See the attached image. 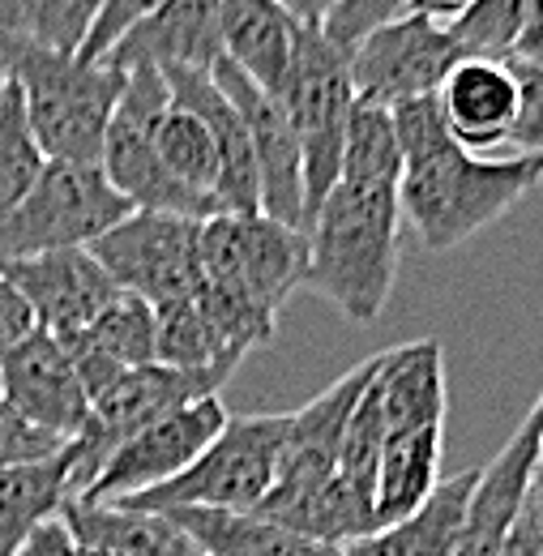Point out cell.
Masks as SVG:
<instances>
[{"label": "cell", "instance_id": "obj_1", "mask_svg": "<svg viewBox=\"0 0 543 556\" xmlns=\"http://www.w3.org/2000/svg\"><path fill=\"white\" fill-rule=\"evenodd\" d=\"M390 121L403 150L399 214L432 253L467 244L540 185V154L488 159L463 150L441 121L437 94L390 108Z\"/></svg>", "mask_w": 543, "mask_h": 556}, {"label": "cell", "instance_id": "obj_2", "mask_svg": "<svg viewBox=\"0 0 543 556\" xmlns=\"http://www.w3.org/2000/svg\"><path fill=\"white\" fill-rule=\"evenodd\" d=\"M308 266L300 291L330 300L346 321L372 326L386 313V300L399 278L403 253V214H399V185L381 180H346L313 210L308 227Z\"/></svg>", "mask_w": 543, "mask_h": 556}, {"label": "cell", "instance_id": "obj_3", "mask_svg": "<svg viewBox=\"0 0 543 556\" xmlns=\"http://www.w3.org/2000/svg\"><path fill=\"white\" fill-rule=\"evenodd\" d=\"M4 77L22 99L26 129L52 163H99L108 121L121 103L125 73L90 65L77 56H56L22 43H0Z\"/></svg>", "mask_w": 543, "mask_h": 556}, {"label": "cell", "instance_id": "obj_4", "mask_svg": "<svg viewBox=\"0 0 543 556\" xmlns=\"http://www.w3.org/2000/svg\"><path fill=\"white\" fill-rule=\"evenodd\" d=\"M287 441V412L274 416H227L223 432L167 484L129 496L121 505L141 514L172 509H231L253 514L278 476V454Z\"/></svg>", "mask_w": 543, "mask_h": 556}, {"label": "cell", "instance_id": "obj_5", "mask_svg": "<svg viewBox=\"0 0 543 556\" xmlns=\"http://www.w3.org/2000/svg\"><path fill=\"white\" fill-rule=\"evenodd\" d=\"M291 134L300 141V172H304V227L313 218V210L321 206V198L334 189L342 159V134H346V116L355 108L351 94V70H346V52L334 48L317 22H304L291 65L282 73L278 90H274Z\"/></svg>", "mask_w": 543, "mask_h": 556}, {"label": "cell", "instance_id": "obj_6", "mask_svg": "<svg viewBox=\"0 0 543 556\" xmlns=\"http://www.w3.org/2000/svg\"><path fill=\"white\" fill-rule=\"evenodd\" d=\"M134 206L108 185L99 163H43L26 198L0 214V262H22L56 249H90Z\"/></svg>", "mask_w": 543, "mask_h": 556}, {"label": "cell", "instance_id": "obj_7", "mask_svg": "<svg viewBox=\"0 0 543 556\" xmlns=\"http://www.w3.org/2000/svg\"><path fill=\"white\" fill-rule=\"evenodd\" d=\"M437 108L450 138L471 154L501 141H514L518 154H540L543 65L463 56L437 86Z\"/></svg>", "mask_w": 543, "mask_h": 556}, {"label": "cell", "instance_id": "obj_8", "mask_svg": "<svg viewBox=\"0 0 543 556\" xmlns=\"http://www.w3.org/2000/svg\"><path fill=\"white\" fill-rule=\"evenodd\" d=\"M167 108V81L154 70H129L121 103L108 121L103 150H99V172L108 185L134 210H159V214H180V218H214L218 206L185 189L159 159L154 150V121Z\"/></svg>", "mask_w": 543, "mask_h": 556}, {"label": "cell", "instance_id": "obj_9", "mask_svg": "<svg viewBox=\"0 0 543 556\" xmlns=\"http://www.w3.org/2000/svg\"><path fill=\"white\" fill-rule=\"evenodd\" d=\"M308 236L266 214H214L202 223V282L278 317L300 291Z\"/></svg>", "mask_w": 543, "mask_h": 556}, {"label": "cell", "instance_id": "obj_10", "mask_svg": "<svg viewBox=\"0 0 543 556\" xmlns=\"http://www.w3.org/2000/svg\"><path fill=\"white\" fill-rule=\"evenodd\" d=\"M202 223L205 218L134 210L90 244V257L125 295L163 308L202 287Z\"/></svg>", "mask_w": 543, "mask_h": 556}, {"label": "cell", "instance_id": "obj_11", "mask_svg": "<svg viewBox=\"0 0 543 556\" xmlns=\"http://www.w3.org/2000/svg\"><path fill=\"white\" fill-rule=\"evenodd\" d=\"M227 381H231V372H223V368H167V364L129 368L108 394H99L90 403V416L81 424V432L68 441L73 445V496L99 476V467L134 432H141L146 424L163 419L185 403L214 399Z\"/></svg>", "mask_w": 543, "mask_h": 556}, {"label": "cell", "instance_id": "obj_12", "mask_svg": "<svg viewBox=\"0 0 543 556\" xmlns=\"http://www.w3.org/2000/svg\"><path fill=\"white\" fill-rule=\"evenodd\" d=\"M372 364H377V355L359 359L334 386H326L313 403H304L300 412H287V441H282V454H278V476H274L266 501L253 514L287 527L313 496H321L334 484L342 432H346V419H351L368 377H372Z\"/></svg>", "mask_w": 543, "mask_h": 556}, {"label": "cell", "instance_id": "obj_13", "mask_svg": "<svg viewBox=\"0 0 543 556\" xmlns=\"http://www.w3.org/2000/svg\"><path fill=\"white\" fill-rule=\"evenodd\" d=\"M458 61H463V52L441 22L403 13L399 22L377 26L346 52L351 94H355V103L390 112L399 103L437 94V86Z\"/></svg>", "mask_w": 543, "mask_h": 556}, {"label": "cell", "instance_id": "obj_14", "mask_svg": "<svg viewBox=\"0 0 543 556\" xmlns=\"http://www.w3.org/2000/svg\"><path fill=\"white\" fill-rule=\"evenodd\" d=\"M223 424H227V407L218 403V394L185 403L163 419L146 424L125 445H116V454L77 496L81 501H129V496L167 484L223 432Z\"/></svg>", "mask_w": 543, "mask_h": 556}, {"label": "cell", "instance_id": "obj_15", "mask_svg": "<svg viewBox=\"0 0 543 556\" xmlns=\"http://www.w3.org/2000/svg\"><path fill=\"white\" fill-rule=\"evenodd\" d=\"M540 454H543V407L531 403L518 432L496 450V458L476 471L467 492L454 548L450 556H501L505 535L514 531L527 501L540 492Z\"/></svg>", "mask_w": 543, "mask_h": 556}, {"label": "cell", "instance_id": "obj_16", "mask_svg": "<svg viewBox=\"0 0 543 556\" xmlns=\"http://www.w3.org/2000/svg\"><path fill=\"white\" fill-rule=\"evenodd\" d=\"M210 81L236 108V116H240V125L249 134V146H253V163H257V214L304 231L300 141L291 134L278 99L266 94L262 86H253L231 61H214L210 65Z\"/></svg>", "mask_w": 543, "mask_h": 556}, {"label": "cell", "instance_id": "obj_17", "mask_svg": "<svg viewBox=\"0 0 543 556\" xmlns=\"http://www.w3.org/2000/svg\"><path fill=\"white\" fill-rule=\"evenodd\" d=\"M0 403L61 441H73L90 416V399L77 386L65 348L48 330H30L0 355Z\"/></svg>", "mask_w": 543, "mask_h": 556}, {"label": "cell", "instance_id": "obj_18", "mask_svg": "<svg viewBox=\"0 0 543 556\" xmlns=\"http://www.w3.org/2000/svg\"><path fill=\"white\" fill-rule=\"evenodd\" d=\"M0 275L13 282L35 326L48 334H73L90 326L121 295V287L90 257V249H56L22 262H0Z\"/></svg>", "mask_w": 543, "mask_h": 556}, {"label": "cell", "instance_id": "obj_19", "mask_svg": "<svg viewBox=\"0 0 543 556\" xmlns=\"http://www.w3.org/2000/svg\"><path fill=\"white\" fill-rule=\"evenodd\" d=\"M214 61H223L218 0H163L150 17L137 22L129 35H121V43L103 56V65L121 73H210Z\"/></svg>", "mask_w": 543, "mask_h": 556}, {"label": "cell", "instance_id": "obj_20", "mask_svg": "<svg viewBox=\"0 0 543 556\" xmlns=\"http://www.w3.org/2000/svg\"><path fill=\"white\" fill-rule=\"evenodd\" d=\"M56 339H61L68 364L77 372V386L94 403L129 368L154 364V308L146 300L121 291L90 326H81L73 334H56Z\"/></svg>", "mask_w": 543, "mask_h": 556}, {"label": "cell", "instance_id": "obj_21", "mask_svg": "<svg viewBox=\"0 0 543 556\" xmlns=\"http://www.w3.org/2000/svg\"><path fill=\"white\" fill-rule=\"evenodd\" d=\"M368 399L386 437L445 424V351L437 339H415L377 355Z\"/></svg>", "mask_w": 543, "mask_h": 556}, {"label": "cell", "instance_id": "obj_22", "mask_svg": "<svg viewBox=\"0 0 543 556\" xmlns=\"http://www.w3.org/2000/svg\"><path fill=\"white\" fill-rule=\"evenodd\" d=\"M61 522L73 535L77 556H198L189 535L163 514H141L121 501L68 496Z\"/></svg>", "mask_w": 543, "mask_h": 556}, {"label": "cell", "instance_id": "obj_23", "mask_svg": "<svg viewBox=\"0 0 543 556\" xmlns=\"http://www.w3.org/2000/svg\"><path fill=\"white\" fill-rule=\"evenodd\" d=\"M300 30H304V22L291 9H282L278 0H218L223 61H231L266 94L278 90Z\"/></svg>", "mask_w": 543, "mask_h": 556}, {"label": "cell", "instance_id": "obj_24", "mask_svg": "<svg viewBox=\"0 0 543 556\" xmlns=\"http://www.w3.org/2000/svg\"><path fill=\"white\" fill-rule=\"evenodd\" d=\"M441 454H445V424L394 432L381 441L377 480H372V522L377 531L407 522L424 509V501L441 484Z\"/></svg>", "mask_w": 543, "mask_h": 556}, {"label": "cell", "instance_id": "obj_25", "mask_svg": "<svg viewBox=\"0 0 543 556\" xmlns=\"http://www.w3.org/2000/svg\"><path fill=\"white\" fill-rule=\"evenodd\" d=\"M176 522L198 556H339L334 544L304 540L262 514H231V509H172L163 514Z\"/></svg>", "mask_w": 543, "mask_h": 556}, {"label": "cell", "instance_id": "obj_26", "mask_svg": "<svg viewBox=\"0 0 543 556\" xmlns=\"http://www.w3.org/2000/svg\"><path fill=\"white\" fill-rule=\"evenodd\" d=\"M73 496V445L43 463L13 467L0 476V556H17L22 544L52 518H61Z\"/></svg>", "mask_w": 543, "mask_h": 556}, {"label": "cell", "instance_id": "obj_27", "mask_svg": "<svg viewBox=\"0 0 543 556\" xmlns=\"http://www.w3.org/2000/svg\"><path fill=\"white\" fill-rule=\"evenodd\" d=\"M445 30L463 56L543 65L540 0H471Z\"/></svg>", "mask_w": 543, "mask_h": 556}, {"label": "cell", "instance_id": "obj_28", "mask_svg": "<svg viewBox=\"0 0 543 556\" xmlns=\"http://www.w3.org/2000/svg\"><path fill=\"white\" fill-rule=\"evenodd\" d=\"M471 484H476V471L441 480L419 514H411L399 527H386V531H372V535L346 544L339 556H450Z\"/></svg>", "mask_w": 543, "mask_h": 556}, {"label": "cell", "instance_id": "obj_29", "mask_svg": "<svg viewBox=\"0 0 543 556\" xmlns=\"http://www.w3.org/2000/svg\"><path fill=\"white\" fill-rule=\"evenodd\" d=\"M94 17L99 0H0V43L77 56Z\"/></svg>", "mask_w": 543, "mask_h": 556}, {"label": "cell", "instance_id": "obj_30", "mask_svg": "<svg viewBox=\"0 0 543 556\" xmlns=\"http://www.w3.org/2000/svg\"><path fill=\"white\" fill-rule=\"evenodd\" d=\"M154 150L163 159V167L193 193H202L214 202V185H218V150L214 138L202 125V116H193L189 108L172 103L163 108V116L154 121ZM218 206V202H214ZM223 214V210H218Z\"/></svg>", "mask_w": 543, "mask_h": 556}, {"label": "cell", "instance_id": "obj_31", "mask_svg": "<svg viewBox=\"0 0 543 556\" xmlns=\"http://www.w3.org/2000/svg\"><path fill=\"white\" fill-rule=\"evenodd\" d=\"M339 176H346V180L399 185V176H403V150H399L394 121H390L386 108H368V103H355L351 108L346 134H342Z\"/></svg>", "mask_w": 543, "mask_h": 556}, {"label": "cell", "instance_id": "obj_32", "mask_svg": "<svg viewBox=\"0 0 543 556\" xmlns=\"http://www.w3.org/2000/svg\"><path fill=\"white\" fill-rule=\"evenodd\" d=\"M43 163L48 159L39 154V146L30 138V129H26L22 99L4 81V94H0V214H9L26 198V189L43 172Z\"/></svg>", "mask_w": 543, "mask_h": 556}, {"label": "cell", "instance_id": "obj_33", "mask_svg": "<svg viewBox=\"0 0 543 556\" xmlns=\"http://www.w3.org/2000/svg\"><path fill=\"white\" fill-rule=\"evenodd\" d=\"M411 0H330L321 13H317V30L342 48V52H351L364 35H372L377 26H386V22H399L403 13H407Z\"/></svg>", "mask_w": 543, "mask_h": 556}, {"label": "cell", "instance_id": "obj_34", "mask_svg": "<svg viewBox=\"0 0 543 556\" xmlns=\"http://www.w3.org/2000/svg\"><path fill=\"white\" fill-rule=\"evenodd\" d=\"M65 445L68 441L43 432V428H35V424H26L13 407L0 403V476L13 471V467L43 463V458H52V454L65 450Z\"/></svg>", "mask_w": 543, "mask_h": 556}, {"label": "cell", "instance_id": "obj_35", "mask_svg": "<svg viewBox=\"0 0 543 556\" xmlns=\"http://www.w3.org/2000/svg\"><path fill=\"white\" fill-rule=\"evenodd\" d=\"M159 4L163 0H99V17H94V26H90V35H86V43L77 52V61L99 65L121 43V35H129L137 22L150 17Z\"/></svg>", "mask_w": 543, "mask_h": 556}, {"label": "cell", "instance_id": "obj_36", "mask_svg": "<svg viewBox=\"0 0 543 556\" xmlns=\"http://www.w3.org/2000/svg\"><path fill=\"white\" fill-rule=\"evenodd\" d=\"M30 330H39L35 326V317H30V308H26V300L13 291V282L0 275V355L9 348H17Z\"/></svg>", "mask_w": 543, "mask_h": 556}, {"label": "cell", "instance_id": "obj_37", "mask_svg": "<svg viewBox=\"0 0 543 556\" xmlns=\"http://www.w3.org/2000/svg\"><path fill=\"white\" fill-rule=\"evenodd\" d=\"M501 556H543V505H540V492L527 501V509L518 514L514 531L505 535V548Z\"/></svg>", "mask_w": 543, "mask_h": 556}, {"label": "cell", "instance_id": "obj_38", "mask_svg": "<svg viewBox=\"0 0 543 556\" xmlns=\"http://www.w3.org/2000/svg\"><path fill=\"white\" fill-rule=\"evenodd\" d=\"M17 556H77V548H73V535H68L65 522L52 518V522H43V527L22 544Z\"/></svg>", "mask_w": 543, "mask_h": 556}, {"label": "cell", "instance_id": "obj_39", "mask_svg": "<svg viewBox=\"0 0 543 556\" xmlns=\"http://www.w3.org/2000/svg\"><path fill=\"white\" fill-rule=\"evenodd\" d=\"M467 4H471V0H411L407 13H415V17H432V22L450 26Z\"/></svg>", "mask_w": 543, "mask_h": 556}, {"label": "cell", "instance_id": "obj_40", "mask_svg": "<svg viewBox=\"0 0 543 556\" xmlns=\"http://www.w3.org/2000/svg\"><path fill=\"white\" fill-rule=\"evenodd\" d=\"M282 9H291L300 22H317V0H278Z\"/></svg>", "mask_w": 543, "mask_h": 556}, {"label": "cell", "instance_id": "obj_41", "mask_svg": "<svg viewBox=\"0 0 543 556\" xmlns=\"http://www.w3.org/2000/svg\"><path fill=\"white\" fill-rule=\"evenodd\" d=\"M4 81H9V77H4V61H0V94H4Z\"/></svg>", "mask_w": 543, "mask_h": 556}, {"label": "cell", "instance_id": "obj_42", "mask_svg": "<svg viewBox=\"0 0 543 556\" xmlns=\"http://www.w3.org/2000/svg\"><path fill=\"white\" fill-rule=\"evenodd\" d=\"M326 4H330V0H317V13H321V9H326Z\"/></svg>", "mask_w": 543, "mask_h": 556}]
</instances>
